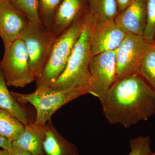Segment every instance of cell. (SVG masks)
Listing matches in <instances>:
<instances>
[{"label":"cell","instance_id":"obj_13","mask_svg":"<svg viewBox=\"0 0 155 155\" xmlns=\"http://www.w3.org/2000/svg\"><path fill=\"white\" fill-rule=\"evenodd\" d=\"M45 125H38L34 121L25 125L22 133L17 139L12 142L13 146L31 155L43 154Z\"/></svg>","mask_w":155,"mask_h":155},{"label":"cell","instance_id":"obj_26","mask_svg":"<svg viewBox=\"0 0 155 155\" xmlns=\"http://www.w3.org/2000/svg\"><path fill=\"white\" fill-rule=\"evenodd\" d=\"M0 155H11V153L8 150H0Z\"/></svg>","mask_w":155,"mask_h":155},{"label":"cell","instance_id":"obj_16","mask_svg":"<svg viewBox=\"0 0 155 155\" xmlns=\"http://www.w3.org/2000/svg\"><path fill=\"white\" fill-rule=\"evenodd\" d=\"M88 12L97 21L115 20L119 14L116 0H87Z\"/></svg>","mask_w":155,"mask_h":155},{"label":"cell","instance_id":"obj_9","mask_svg":"<svg viewBox=\"0 0 155 155\" xmlns=\"http://www.w3.org/2000/svg\"><path fill=\"white\" fill-rule=\"evenodd\" d=\"M92 17L93 19L91 33V58L102 53L117 49L127 33L119 27L114 20L99 22L96 21L92 16Z\"/></svg>","mask_w":155,"mask_h":155},{"label":"cell","instance_id":"obj_28","mask_svg":"<svg viewBox=\"0 0 155 155\" xmlns=\"http://www.w3.org/2000/svg\"><path fill=\"white\" fill-rule=\"evenodd\" d=\"M153 41L154 43L155 44V38H154V39H153Z\"/></svg>","mask_w":155,"mask_h":155},{"label":"cell","instance_id":"obj_3","mask_svg":"<svg viewBox=\"0 0 155 155\" xmlns=\"http://www.w3.org/2000/svg\"><path fill=\"white\" fill-rule=\"evenodd\" d=\"M15 100L22 105L30 104L35 108V124L45 125L54 114L62 107L83 95L87 94L84 89L72 88L57 90L44 85H37L35 91L29 94L11 91Z\"/></svg>","mask_w":155,"mask_h":155},{"label":"cell","instance_id":"obj_18","mask_svg":"<svg viewBox=\"0 0 155 155\" xmlns=\"http://www.w3.org/2000/svg\"><path fill=\"white\" fill-rule=\"evenodd\" d=\"M139 73L155 91V44L148 42Z\"/></svg>","mask_w":155,"mask_h":155},{"label":"cell","instance_id":"obj_4","mask_svg":"<svg viewBox=\"0 0 155 155\" xmlns=\"http://www.w3.org/2000/svg\"><path fill=\"white\" fill-rule=\"evenodd\" d=\"M83 24L84 17L56 38L42 73L36 79L37 85L49 86L64 72Z\"/></svg>","mask_w":155,"mask_h":155},{"label":"cell","instance_id":"obj_25","mask_svg":"<svg viewBox=\"0 0 155 155\" xmlns=\"http://www.w3.org/2000/svg\"><path fill=\"white\" fill-rule=\"evenodd\" d=\"M10 152L11 155H31L23 150L14 146Z\"/></svg>","mask_w":155,"mask_h":155},{"label":"cell","instance_id":"obj_5","mask_svg":"<svg viewBox=\"0 0 155 155\" xmlns=\"http://www.w3.org/2000/svg\"><path fill=\"white\" fill-rule=\"evenodd\" d=\"M0 68L8 86L24 87L35 80L24 42L18 39L5 48Z\"/></svg>","mask_w":155,"mask_h":155},{"label":"cell","instance_id":"obj_20","mask_svg":"<svg viewBox=\"0 0 155 155\" xmlns=\"http://www.w3.org/2000/svg\"><path fill=\"white\" fill-rule=\"evenodd\" d=\"M63 0H39V13L45 30L51 32L54 17Z\"/></svg>","mask_w":155,"mask_h":155},{"label":"cell","instance_id":"obj_23","mask_svg":"<svg viewBox=\"0 0 155 155\" xmlns=\"http://www.w3.org/2000/svg\"><path fill=\"white\" fill-rule=\"evenodd\" d=\"M13 147L11 141L0 136V148L10 151Z\"/></svg>","mask_w":155,"mask_h":155},{"label":"cell","instance_id":"obj_8","mask_svg":"<svg viewBox=\"0 0 155 155\" xmlns=\"http://www.w3.org/2000/svg\"><path fill=\"white\" fill-rule=\"evenodd\" d=\"M148 43L143 35L127 33L116 50L117 80L139 73Z\"/></svg>","mask_w":155,"mask_h":155},{"label":"cell","instance_id":"obj_17","mask_svg":"<svg viewBox=\"0 0 155 155\" xmlns=\"http://www.w3.org/2000/svg\"><path fill=\"white\" fill-rule=\"evenodd\" d=\"M25 125L11 114L0 109V136L11 142L17 139Z\"/></svg>","mask_w":155,"mask_h":155},{"label":"cell","instance_id":"obj_1","mask_svg":"<svg viewBox=\"0 0 155 155\" xmlns=\"http://www.w3.org/2000/svg\"><path fill=\"white\" fill-rule=\"evenodd\" d=\"M101 104L109 123L129 128L154 115L155 91L134 73L116 80Z\"/></svg>","mask_w":155,"mask_h":155},{"label":"cell","instance_id":"obj_14","mask_svg":"<svg viewBox=\"0 0 155 155\" xmlns=\"http://www.w3.org/2000/svg\"><path fill=\"white\" fill-rule=\"evenodd\" d=\"M43 150L46 155H80L77 146L59 133L51 120L45 125Z\"/></svg>","mask_w":155,"mask_h":155},{"label":"cell","instance_id":"obj_10","mask_svg":"<svg viewBox=\"0 0 155 155\" xmlns=\"http://www.w3.org/2000/svg\"><path fill=\"white\" fill-rule=\"evenodd\" d=\"M28 23L26 17L9 0H0V37L5 48L19 38Z\"/></svg>","mask_w":155,"mask_h":155},{"label":"cell","instance_id":"obj_6","mask_svg":"<svg viewBox=\"0 0 155 155\" xmlns=\"http://www.w3.org/2000/svg\"><path fill=\"white\" fill-rule=\"evenodd\" d=\"M56 38L51 32L31 23L20 33L19 38L24 42L31 71L35 79L41 75Z\"/></svg>","mask_w":155,"mask_h":155},{"label":"cell","instance_id":"obj_15","mask_svg":"<svg viewBox=\"0 0 155 155\" xmlns=\"http://www.w3.org/2000/svg\"><path fill=\"white\" fill-rule=\"evenodd\" d=\"M8 86L0 68V109L13 115L25 125L33 122L27 110L15 100Z\"/></svg>","mask_w":155,"mask_h":155},{"label":"cell","instance_id":"obj_12","mask_svg":"<svg viewBox=\"0 0 155 155\" xmlns=\"http://www.w3.org/2000/svg\"><path fill=\"white\" fill-rule=\"evenodd\" d=\"M148 0H132L127 8L119 13L114 21L126 33L143 35Z\"/></svg>","mask_w":155,"mask_h":155},{"label":"cell","instance_id":"obj_2","mask_svg":"<svg viewBox=\"0 0 155 155\" xmlns=\"http://www.w3.org/2000/svg\"><path fill=\"white\" fill-rule=\"evenodd\" d=\"M92 17L88 12L84 17L83 28L72 50L64 72L50 88L64 90L72 88L84 89L89 93L90 74L91 33Z\"/></svg>","mask_w":155,"mask_h":155},{"label":"cell","instance_id":"obj_29","mask_svg":"<svg viewBox=\"0 0 155 155\" xmlns=\"http://www.w3.org/2000/svg\"><path fill=\"white\" fill-rule=\"evenodd\" d=\"M45 155V154H42V155Z\"/></svg>","mask_w":155,"mask_h":155},{"label":"cell","instance_id":"obj_7","mask_svg":"<svg viewBox=\"0 0 155 155\" xmlns=\"http://www.w3.org/2000/svg\"><path fill=\"white\" fill-rule=\"evenodd\" d=\"M116 50L92 57L89 65V94L96 97L101 103L111 86L117 80Z\"/></svg>","mask_w":155,"mask_h":155},{"label":"cell","instance_id":"obj_21","mask_svg":"<svg viewBox=\"0 0 155 155\" xmlns=\"http://www.w3.org/2000/svg\"><path fill=\"white\" fill-rule=\"evenodd\" d=\"M151 140L149 136H139L129 141L130 151L127 155H150Z\"/></svg>","mask_w":155,"mask_h":155},{"label":"cell","instance_id":"obj_11","mask_svg":"<svg viewBox=\"0 0 155 155\" xmlns=\"http://www.w3.org/2000/svg\"><path fill=\"white\" fill-rule=\"evenodd\" d=\"M88 11L87 0H63L56 11L51 32L60 36Z\"/></svg>","mask_w":155,"mask_h":155},{"label":"cell","instance_id":"obj_27","mask_svg":"<svg viewBox=\"0 0 155 155\" xmlns=\"http://www.w3.org/2000/svg\"><path fill=\"white\" fill-rule=\"evenodd\" d=\"M150 155H155V152H152L151 153Z\"/></svg>","mask_w":155,"mask_h":155},{"label":"cell","instance_id":"obj_24","mask_svg":"<svg viewBox=\"0 0 155 155\" xmlns=\"http://www.w3.org/2000/svg\"><path fill=\"white\" fill-rule=\"evenodd\" d=\"M132 0H116L119 9V13L124 10L129 5Z\"/></svg>","mask_w":155,"mask_h":155},{"label":"cell","instance_id":"obj_19","mask_svg":"<svg viewBox=\"0 0 155 155\" xmlns=\"http://www.w3.org/2000/svg\"><path fill=\"white\" fill-rule=\"evenodd\" d=\"M9 1L18 11L26 17L29 23L44 28L39 13V0Z\"/></svg>","mask_w":155,"mask_h":155},{"label":"cell","instance_id":"obj_22","mask_svg":"<svg viewBox=\"0 0 155 155\" xmlns=\"http://www.w3.org/2000/svg\"><path fill=\"white\" fill-rule=\"evenodd\" d=\"M143 38L147 41L153 40L155 37V0H148L146 22Z\"/></svg>","mask_w":155,"mask_h":155}]
</instances>
